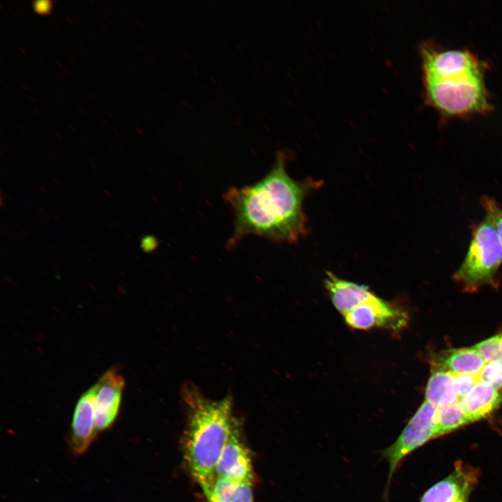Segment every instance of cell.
Masks as SVG:
<instances>
[{
  "mask_svg": "<svg viewBox=\"0 0 502 502\" xmlns=\"http://www.w3.org/2000/svg\"><path fill=\"white\" fill-rule=\"evenodd\" d=\"M289 156L287 151H277L264 176L250 185L231 186L223 195L234 215L233 231L226 244L228 249L234 248L248 236L294 243L306 235L303 202L322 182L291 178L287 171Z\"/></svg>",
  "mask_w": 502,
  "mask_h": 502,
  "instance_id": "obj_1",
  "label": "cell"
},
{
  "mask_svg": "<svg viewBox=\"0 0 502 502\" xmlns=\"http://www.w3.org/2000/svg\"><path fill=\"white\" fill-rule=\"evenodd\" d=\"M425 100L445 117H467L491 111L485 66L469 50L420 46Z\"/></svg>",
  "mask_w": 502,
  "mask_h": 502,
  "instance_id": "obj_2",
  "label": "cell"
},
{
  "mask_svg": "<svg viewBox=\"0 0 502 502\" xmlns=\"http://www.w3.org/2000/svg\"><path fill=\"white\" fill-rule=\"evenodd\" d=\"M183 397L188 411L184 436V458L190 473L203 490L215 478V469L234 426L232 400H211L192 385L186 386Z\"/></svg>",
  "mask_w": 502,
  "mask_h": 502,
  "instance_id": "obj_3",
  "label": "cell"
},
{
  "mask_svg": "<svg viewBox=\"0 0 502 502\" xmlns=\"http://www.w3.org/2000/svg\"><path fill=\"white\" fill-rule=\"evenodd\" d=\"M501 266L502 243L492 220L485 215L473 226L468 250L452 278L466 292L486 285L497 287Z\"/></svg>",
  "mask_w": 502,
  "mask_h": 502,
  "instance_id": "obj_4",
  "label": "cell"
},
{
  "mask_svg": "<svg viewBox=\"0 0 502 502\" xmlns=\"http://www.w3.org/2000/svg\"><path fill=\"white\" fill-rule=\"evenodd\" d=\"M436 409L435 406L425 400L396 441L382 451L383 457L389 464L386 492H388L393 476L402 459L428 441L436 438Z\"/></svg>",
  "mask_w": 502,
  "mask_h": 502,
  "instance_id": "obj_5",
  "label": "cell"
},
{
  "mask_svg": "<svg viewBox=\"0 0 502 502\" xmlns=\"http://www.w3.org/2000/svg\"><path fill=\"white\" fill-rule=\"evenodd\" d=\"M344 317L348 326L358 330L383 327L397 332L405 328L409 321L408 314L402 308L374 294Z\"/></svg>",
  "mask_w": 502,
  "mask_h": 502,
  "instance_id": "obj_6",
  "label": "cell"
},
{
  "mask_svg": "<svg viewBox=\"0 0 502 502\" xmlns=\"http://www.w3.org/2000/svg\"><path fill=\"white\" fill-rule=\"evenodd\" d=\"M125 386V379L117 367L107 370L93 385L97 432L108 429L114 423L121 408Z\"/></svg>",
  "mask_w": 502,
  "mask_h": 502,
  "instance_id": "obj_7",
  "label": "cell"
},
{
  "mask_svg": "<svg viewBox=\"0 0 502 502\" xmlns=\"http://www.w3.org/2000/svg\"><path fill=\"white\" fill-rule=\"evenodd\" d=\"M215 477L251 482L250 453L241 439L239 423L233 427L215 469Z\"/></svg>",
  "mask_w": 502,
  "mask_h": 502,
  "instance_id": "obj_8",
  "label": "cell"
},
{
  "mask_svg": "<svg viewBox=\"0 0 502 502\" xmlns=\"http://www.w3.org/2000/svg\"><path fill=\"white\" fill-rule=\"evenodd\" d=\"M478 476L477 469L457 461L453 471L432 486L423 494L420 502H456L462 496L469 495Z\"/></svg>",
  "mask_w": 502,
  "mask_h": 502,
  "instance_id": "obj_9",
  "label": "cell"
},
{
  "mask_svg": "<svg viewBox=\"0 0 502 502\" xmlns=\"http://www.w3.org/2000/svg\"><path fill=\"white\" fill-rule=\"evenodd\" d=\"M94 397L93 386L79 397L74 409L69 446L77 455L87 450L98 432L95 425Z\"/></svg>",
  "mask_w": 502,
  "mask_h": 502,
  "instance_id": "obj_10",
  "label": "cell"
},
{
  "mask_svg": "<svg viewBox=\"0 0 502 502\" xmlns=\"http://www.w3.org/2000/svg\"><path fill=\"white\" fill-rule=\"evenodd\" d=\"M324 286L333 305L343 315L374 294L367 286L344 280L330 271L326 272Z\"/></svg>",
  "mask_w": 502,
  "mask_h": 502,
  "instance_id": "obj_11",
  "label": "cell"
},
{
  "mask_svg": "<svg viewBox=\"0 0 502 502\" xmlns=\"http://www.w3.org/2000/svg\"><path fill=\"white\" fill-rule=\"evenodd\" d=\"M501 402V391L480 379L459 400L470 423L485 418L494 411Z\"/></svg>",
  "mask_w": 502,
  "mask_h": 502,
  "instance_id": "obj_12",
  "label": "cell"
},
{
  "mask_svg": "<svg viewBox=\"0 0 502 502\" xmlns=\"http://www.w3.org/2000/svg\"><path fill=\"white\" fill-rule=\"evenodd\" d=\"M486 363L482 356L473 347L443 351L434 360V367L445 370L452 374L476 376H479Z\"/></svg>",
  "mask_w": 502,
  "mask_h": 502,
  "instance_id": "obj_13",
  "label": "cell"
},
{
  "mask_svg": "<svg viewBox=\"0 0 502 502\" xmlns=\"http://www.w3.org/2000/svg\"><path fill=\"white\" fill-rule=\"evenodd\" d=\"M425 396V401L437 408L458 402L459 396L455 375L434 366L427 383Z\"/></svg>",
  "mask_w": 502,
  "mask_h": 502,
  "instance_id": "obj_14",
  "label": "cell"
},
{
  "mask_svg": "<svg viewBox=\"0 0 502 502\" xmlns=\"http://www.w3.org/2000/svg\"><path fill=\"white\" fill-rule=\"evenodd\" d=\"M203 491L211 493L222 502H253L250 482L215 477L210 487Z\"/></svg>",
  "mask_w": 502,
  "mask_h": 502,
  "instance_id": "obj_15",
  "label": "cell"
},
{
  "mask_svg": "<svg viewBox=\"0 0 502 502\" xmlns=\"http://www.w3.org/2000/svg\"><path fill=\"white\" fill-rule=\"evenodd\" d=\"M469 423H471L459 401L439 407L436 415V437L444 435Z\"/></svg>",
  "mask_w": 502,
  "mask_h": 502,
  "instance_id": "obj_16",
  "label": "cell"
},
{
  "mask_svg": "<svg viewBox=\"0 0 502 502\" xmlns=\"http://www.w3.org/2000/svg\"><path fill=\"white\" fill-rule=\"evenodd\" d=\"M486 363L502 364V332L473 346Z\"/></svg>",
  "mask_w": 502,
  "mask_h": 502,
  "instance_id": "obj_17",
  "label": "cell"
},
{
  "mask_svg": "<svg viewBox=\"0 0 502 502\" xmlns=\"http://www.w3.org/2000/svg\"><path fill=\"white\" fill-rule=\"evenodd\" d=\"M480 204L484 208L485 213L493 221L496 229L502 243V207L492 197L482 196L480 199Z\"/></svg>",
  "mask_w": 502,
  "mask_h": 502,
  "instance_id": "obj_18",
  "label": "cell"
},
{
  "mask_svg": "<svg viewBox=\"0 0 502 502\" xmlns=\"http://www.w3.org/2000/svg\"><path fill=\"white\" fill-rule=\"evenodd\" d=\"M479 379L489 383L498 390H502V364L487 363L478 376Z\"/></svg>",
  "mask_w": 502,
  "mask_h": 502,
  "instance_id": "obj_19",
  "label": "cell"
},
{
  "mask_svg": "<svg viewBox=\"0 0 502 502\" xmlns=\"http://www.w3.org/2000/svg\"><path fill=\"white\" fill-rule=\"evenodd\" d=\"M455 379L460 399L473 388L479 379L478 376H476L455 375Z\"/></svg>",
  "mask_w": 502,
  "mask_h": 502,
  "instance_id": "obj_20",
  "label": "cell"
},
{
  "mask_svg": "<svg viewBox=\"0 0 502 502\" xmlns=\"http://www.w3.org/2000/svg\"><path fill=\"white\" fill-rule=\"evenodd\" d=\"M141 248L144 252L152 251L155 248V241L152 236H145L142 239Z\"/></svg>",
  "mask_w": 502,
  "mask_h": 502,
  "instance_id": "obj_21",
  "label": "cell"
},
{
  "mask_svg": "<svg viewBox=\"0 0 502 502\" xmlns=\"http://www.w3.org/2000/svg\"><path fill=\"white\" fill-rule=\"evenodd\" d=\"M205 494L207 497L208 502H222L210 492H205Z\"/></svg>",
  "mask_w": 502,
  "mask_h": 502,
  "instance_id": "obj_22",
  "label": "cell"
},
{
  "mask_svg": "<svg viewBox=\"0 0 502 502\" xmlns=\"http://www.w3.org/2000/svg\"><path fill=\"white\" fill-rule=\"evenodd\" d=\"M469 495H464L459 499L456 502H467Z\"/></svg>",
  "mask_w": 502,
  "mask_h": 502,
  "instance_id": "obj_23",
  "label": "cell"
}]
</instances>
